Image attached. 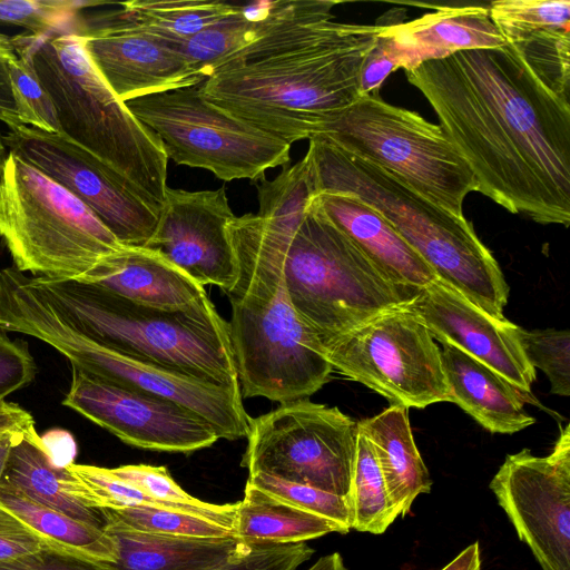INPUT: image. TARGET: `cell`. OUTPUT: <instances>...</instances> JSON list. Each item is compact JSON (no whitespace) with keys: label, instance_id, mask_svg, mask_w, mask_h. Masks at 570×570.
Listing matches in <instances>:
<instances>
[{"label":"cell","instance_id":"25","mask_svg":"<svg viewBox=\"0 0 570 570\" xmlns=\"http://www.w3.org/2000/svg\"><path fill=\"white\" fill-rule=\"evenodd\" d=\"M105 515V530L118 546L115 566L120 570H216L232 560L245 543L235 537L195 538L141 532L106 512Z\"/></svg>","mask_w":570,"mask_h":570},{"label":"cell","instance_id":"9","mask_svg":"<svg viewBox=\"0 0 570 570\" xmlns=\"http://www.w3.org/2000/svg\"><path fill=\"white\" fill-rule=\"evenodd\" d=\"M0 235L19 271L80 281L124 245L76 196L8 153L0 166Z\"/></svg>","mask_w":570,"mask_h":570},{"label":"cell","instance_id":"40","mask_svg":"<svg viewBox=\"0 0 570 570\" xmlns=\"http://www.w3.org/2000/svg\"><path fill=\"white\" fill-rule=\"evenodd\" d=\"M42 550L52 549L35 530L0 503V563Z\"/></svg>","mask_w":570,"mask_h":570},{"label":"cell","instance_id":"44","mask_svg":"<svg viewBox=\"0 0 570 570\" xmlns=\"http://www.w3.org/2000/svg\"><path fill=\"white\" fill-rule=\"evenodd\" d=\"M55 465L66 468L73 463L76 445L72 436L66 431L55 430L41 438Z\"/></svg>","mask_w":570,"mask_h":570},{"label":"cell","instance_id":"15","mask_svg":"<svg viewBox=\"0 0 570 570\" xmlns=\"http://www.w3.org/2000/svg\"><path fill=\"white\" fill-rule=\"evenodd\" d=\"M489 487L542 570H570V425L546 456L507 455Z\"/></svg>","mask_w":570,"mask_h":570},{"label":"cell","instance_id":"28","mask_svg":"<svg viewBox=\"0 0 570 570\" xmlns=\"http://www.w3.org/2000/svg\"><path fill=\"white\" fill-rule=\"evenodd\" d=\"M0 503L43 538L53 551L116 563L118 546L105 529L41 505L0 482Z\"/></svg>","mask_w":570,"mask_h":570},{"label":"cell","instance_id":"20","mask_svg":"<svg viewBox=\"0 0 570 570\" xmlns=\"http://www.w3.org/2000/svg\"><path fill=\"white\" fill-rule=\"evenodd\" d=\"M383 23L379 40L396 68L405 71L459 51L507 43L483 6L438 7L409 22Z\"/></svg>","mask_w":570,"mask_h":570},{"label":"cell","instance_id":"4","mask_svg":"<svg viewBox=\"0 0 570 570\" xmlns=\"http://www.w3.org/2000/svg\"><path fill=\"white\" fill-rule=\"evenodd\" d=\"M315 195H353L379 212L430 266L436 278L497 320L509 285L472 224L433 204L392 171L354 156L322 136L309 139Z\"/></svg>","mask_w":570,"mask_h":570},{"label":"cell","instance_id":"17","mask_svg":"<svg viewBox=\"0 0 570 570\" xmlns=\"http://www.w3.org/2000/svg\"><path fill=\"white\" fill-rule=\"evenodd\" d=\"M75 31L82 36L99 75L124 102L204 81L177 48V40L144 30L120 7L80 17Z\"/></svg>","mask_w":570,"mask_h":570},{"label":"cell","instance_id":"31","mask_svg":"<svg viewBox=\"0 0 570 570\" xmlns=\"http://www.w3.org/2000/svg\"><path fill=\"white\" fill-rule=\"evenodd\" d=\"M259 16L252 19L247 14L246 8L242 7L238 11L210 23L196 35L177 40V48L193 69L205 80L220 60L254 38Z\"/></svg>","mask_w":570,"mask_h":570},{"label":"cell","instance_id":"37","mask_svg":"<svg viewBox=\"0 0 570 570\" xmlns=\"http://www.w3.org/2000/svg\"><path fill=\"white\" fill-rule=\"evenodd\" d=\"M520 343L528 362L550 382V392L570 396V332L568 330H533L521 327Z\"/></svg>","mask_w":570,"mask_h":570},{"label":"cell","instance_id":"36","mask_svg":"<svg viewBox=\"0 0 570 570\" xmlns=\"http://www.w3.org/2000/svg\"><path fill=\"white\" fill-rule=\"evenodd\" d=\"M247 482L278 501L330 519L348 531L352 529V507L350 501L341 495L263 472L249 473Z\"/></svg>","mask_w":570,"mask_h":570},{"label":"cell","instance_id":"30","mask_svg":"<svg viewBox=\"0 0 570 570\" xmlns=\"http://www.w3.org/2000/svg\"><path fill=\"white\" fill-rule=\"evenodd\" d=\"M352 529L381 534L396 519L374 449L360 430L353 470Z\"/></svg>","mask_w":570,"mask_h":570},{"label":"cell","instance_id":"47","mask_svg":"<svg viewBox=\"0 0 570 570\" xmlns=\"http://www.w3.org/2000/svg\"><path fill=\"white\" fill-rule=\"evenodd\" d=\"M307 570H347L342 556L338 552H333L321 557Z\"/></svg>","mask_w":570,"mask_h":570},{"label":"cell","instance_id":"26","mask_svg":"<svg viewBox=\"0 0 570 570\" xmlns=\"http://www.w3.org/2000/svg\"><path fill=\"white\" fill-rule=\"evenodd\" d=\"M407 410L391 404L357 422L374 449L396 518L406 514L416 497L429 493L432 487L413 439Z\"/></svg>","mask_w":570,"mask_h":570},{"label":"cell","instance_id":"2","mask_svg":"<svg viewBox=\"0 0 570 570\" xmlns=\"http://www.w3.org/2000/svg\"><path fill=\"white\" fill-rule=\"evenodd\" d=\"M338 1L265 3L254 38L197 87L212 104L292 145L360 96L362 63L383 29L337 22Z\"/></svg>","mask_w":570,"mask_h":570},{"label":"cell","instance_id":"11","mask_svg":"<svg viewBox=\"0 0 570 570\" xmlns=\"http://www.w3.org/2000/svg\"><path fill=\"white\" fill-rule=\"evenodd\" d=\"M125 104L158 136L168 159L209 170L224 181H255L266 169L291 161L292 145L212 104L197 86Z\"/></svg>","mask_w":570,"mask_h":570},{"label":"cell","instance_id":"46","mask_svg":"<svg viewBox=\"0 0 570 570\" xmlns=\"http://www.w3.org/2000/svg\"><path fill=\"white\" fill-rule=\"evenodd\" d=\"M480 547L478 542H474L461 551L441 570H480Z\"/></svg>","mask_w":570,"mask_h":570},{"label":"cell","instance_id":"14","mask_svg":"<svg viewBox=\"0 0 570 570\" xmlns=\"http://www.w3.org/2000/svg\"><path fill=\"white\" fill-rule=\"evenodd\" d=\"M2 139L8 153L76 196L122 245L144 246L154 233L160 209L63 135L20 125L9 128Z\"/></svg>","mask_w":570,"mask_h":570},{"label":"cell","instance_id":"43","mask_svg":"<svg viewBox=\"0 0 570 570\" xmlns=\"http://www.w3.org/2000/svg\"><path fill=\"white\" fill-rule=\"evenodd\" d=\"M384 24V23H383ZM397 70L379 37L366 55L360 72V96L379 91L387 76Z\"/></svg>","mask_w":570,"mask_h":570},{"label":"cell","instance_id":"12","mask_svg":"<svg viewBox=\"0 0 570 570\" xmlns=\"http://www.w3.org/2000/svg\"><path fill=\"white\" fill-rule=\"evenodd\" d=\"M358 423L307 397L249 417L242 466L314 487L351 503ZM352 507V504H351Z\"/></svg>","mask_w":570,"mask_h":570},{"label":"cell","instance_id":"16","mask_svg":"<svg viewBox=\"0 0 570 570\" xmlns=\"http://www.w3.org/2000/svg\"><path fill=\"white\" fill-rule=\"evenodd\" d=\"M62 404L122 442L146 450L190 453L219 440L213 425L188 407L75 367Z\"/></svg>","mask_w":570,"mask_h":570},{"label":"cell","instance_id":"1","mask_svg":"<svg viewBox=\"0 0 570 570\" xmlns=\"http://www.w3.org/2000/svg\"><path fill=\"white\" fill-rule=\"evenodd\" d=\"M470 166L478 191L539 224L570 223V101L510 43L405 71Z\"/></svg>","mask_w":570,"mask_h":570},{"label":"cell","instance_id":"32","mask_svg":"<svg viewBox=\"0 0 570 570\" xmlns=\"http://www.w3.org/2000/svg\"><path fill=\"white\" fill-rule=\"evenodd\" d=\"M489 16L507 43L554 30L570 31L569 0H497Z\"/></svg>","mask_w":570,"mask_h":570},{"label":"cell","instance_id":"39","mask_svg":"<svg viewBox=\"0 0 570 570\" xmlns=\"http://www.w3.org/2000/svg\"><path fill=\"white\" fill-rule=\"evenodd\" d=\"M314 554L306 542L244 543L238 553L216 570H297Z\"/></svg>","mask_w":570,"mask_h":570},{"label":"cell","instance_id":"35","mask_svg":"<svg viewBox=\"0 0 570 570\" xmlns=\"http://www.w3.org/2000/svg\"><path fill=\"white\" fill-rule=\"evenodd\" d=\"M102 510L124 525L141 532L195 538L234 537L230 529L184 511L149 507Z\"/></svg>","mask_w":570,"mask_h":570},{"label":"cell","instance_id":"24","mask_svg":"<svg viewBox=\"0 0 570 570\" xmlns=\"http://www.w3.org/2000/svg\"><path fill=\"white\" fill-rule=\"evenodd\" d=\"M0 482L41 505L97 528L106 527L104 510L82 502L77 478L67 466L52 463L36 428L14 436Z\"/></svg>","mask_w":570,"mask_h":570},{"label":"cell","instance_id":"3","mask_svg":"<svg viewBox=\"0 0 570 570\" xmlns=\"http://www.w3.org/2000/svg\"><path fill=\"white\" fill-rule=\"evenodd\" d=\"M258 213L227 227L236 279L225 294L239 386L245 397L286 403L317 392L333 367L317 338L299 320L285 285L284 265L308 195L286 180L256 186Z\"/></svg>","mask_w":570,"mask_h":570},{"label":"cell","instance_id":"21","mask_svg":"<svg viewBox=\"0 0 570 570\" xmlns=\"http://www.w3.org/2000/svg\"><path fill=\"white\" fill-rule=\"evenodd\" d=\"M80 281L136 304L167 311L185 309L208 296L203 285L145 246L124 245L105 256Z\"/></svg>","mask_w":570,"mask_h":570},{"label":"cell","instance_id":"41","mask_svg":"<svg viewBox=\"0 0 570 570\" xmlns=\"http://www.w3.org/2000/svg\"><path fill=\"white\" fill-rule=\"evenodd\" d=\"M36 375V364L24 344L0 332V401L28 385Z\"/></svg>","mask_w":570,"mask_h":570},{"label":"cell","instance_id":"13","mask_svg":"<svg viewBox=\"0 0 570 570\" xmlns=\"http://www.w3.org/2000/svg\"><path fill=\"white\" fill-rule=\"evenodd\" d=\"M333 370L406 409L449 402L441 350L406 306L387 311L331 340Z\"/></svg>","mask_w":570,"mask_h":570},{"label":"cell","instance_id":"7","mask_svg":"<svg viewBox=\"0 0 570 570\" xmlns=\"http://www.w3.org/2000/svg\"><path fill=\"white\" fill-rule=\"evenodd\" d=\"M0 328L36 337L98 379L151 393L188 407L213 425L219 439L247 436L249 417L242 391L107 348L70 326L14 266L0 271Z\"/></svg>","mask_w":570,"mask_h":570},{"label":"cell","instance_id":"23","mask_svg":"<svg viewBox=\"0 0 570 570\" xmlns=\"http://www.w3.org/2000/svg\"><path fill=\"white\" fill-rule=\"evenodd\" d=\"M441 345L449 402L455 403L492 433L512 434L535 422L523 406L524 402H535L532 394L521 392L458 347L448 343Z\"/></svg>","mask_w":570,"mask_h":570},{"label":"cell","instance_id":"10","mask_svg":"<svg viewBox=\"0 0 570 570\" xmlns=\"http://www.w3.org/2000/svg\"><path fill=\"white\" fill-rule=\"evenodd\" d=\"M313 136L392 171L456 216H464L466 195L478 191L470 166L441 126L390 105L379 91L325 117Z\"/></svg>","mask_w":570,"mask_h":570},{"label":"cell","instance_id":"22","mask_svg":"<svg viewBox=\"0 0 570 570\" xmlns=\"http://www.w3.org/2000/svg\"><path fill=\"white\" fill-rule=\"evenodd\" d=\"M311 202L393 283L419 291L436 279L430 266L397 230L360 198L341 193H318Z\"/></svg>","mask_w":570,"mask_h":570},{"label":"cell","instance_id":"5","mask_svg":"<svg viewBox=\"0 0 570 570\" xmlns=\"http://www.w3.org/2000/svg\"><path fill=\"white\" fill-rule=\"evenodd\" d=\"M31 281L76 331L124 355L239 387L229 324L209 297L179 311L136 304L77 279Z\"/></svg>","mask_w":570,"mask_h":570},{"label":"cell","instance_id":"33","mask_svg":"<svg viewBox=\"0 0 570 570\" xmlns=\"http://www.w3.org/2000/svg\"><path fill=\"white\" fill-rule=\"evenodd\" d=\"M110 471L159 501L178 505L233 531L237 503L215 504L191 497L177 484L166 466L128 464Z\"/></svg>","mask_w":570,"mask_h":570},{"label":"cell","instance_id":"8","mask_svg":"<svg viewBox=\"0 0 570 570\" xmlns=\"http://www.w3.org/2000/svg\"><path fill=\"white\" fill-rule=\"evenodd\" d=\"M284 276L295 312L322 347L387 311L406 306L417 293L393 283L312 202L289 243Z\"/></svg>","mask_w":570,"mask_h":570},{"label":"cell","instance_id":"48","mask_svg":"<svg viewBox=\"0 0 570 570\" xmlns=\"http://www.w3.org/2000/svg\"><path fill=\"white\" fill-rule=\"evenodd\" d=\"M18 433H20V432H8V433L0 435V480H1L3 471H4V466H6L10 446L14 440V436Z\"/></svg>","mask_w":570,"mask_h":570},{"label":"cell","instance_id":"29","mask_svg":"<svg viewBox=\"0 0 570 570\" xmlns=\"http://www.w3.org/2000/svg\"><path fill=\"white\" fill-rule=\"evenodd\" d=\"M118 6L144 30L175 40L187 39L242 8L207 0H132Z\"/></svg>","mask_w":570,"mask_h":570},{"label":"cell","instance_id":"18","mask_svg":"<svg viewBox=\"0 0 570 570\" xmlns=\"http://www.w3.org/2000/svg\"><path fill=\"white\" fill-rule=\"evenodd\" d=\"M234 217L224 187L197 191L167 187L157 225L144 246L198 284L216 285L226 293L236 279L227 230Z\"/></svg>","mask_w":570,"mask_h":570},{"label":"cell","instance_id":"34","mask_svg":"<svg viewBox=\"0 0 570 570\" xmlns=\"http://www.w3.org/2000/svg\"><path fill=\"white\" fill-rule=\"evenodd\" d=\"M108 4L83 0H0V22L27 29L35 36H56L75 31L80 11Z\"/></svg>","mask_w":570,"mask_h":570},{"label":"cell","instance_id":"49","mask_svg":"<svg viewBox=\"0 0 570 570\" xmlns=\"http://www.w3.org/2000/svg\"><path fill=\"white\" fill-rule=\"evenodd\" d=\"M18 58L11 38L0 33V61L7 65Z\"/></svg>","mask_w":570,"mask_h":570},{"label":"cell","instance_id":"6","mask_svg":"<svg viewBox=\"0 0 570 570\" xmlns=\"http://www.w3.org/2000/svg\"><path fill=\"white\" fill-rule=\"evenodd\" d=\"M27 53L50 96L60 134L92 154L160 209L168 158L158 136L139 121L106 83L76 31L11 38Z\"/></svg>","mask_w":570,"mask_h":570},{"label":"cell","instance_id":"38","mask_svg":"<svg viewBox=\"0 0 570 570\" xmlns=\"http://www.w3.org/2000/svg\"><path fill=\"white\" fill-rule=\"evenodd\" d=\"M18 58L8 63L11 92L22 125L51 134H60L53 102L38 80L30 57L17 52Z\"/></svg>","mask_w":570,"mask_h":570},{"label":"cell","instance_id":"19","mask_svg":"<svg viewBox=\"0 0 570 570\" xmlns=\"http://www.w3.org/2000/svg\"><path fill=\"white\" fill-rule=\"evenodd\" d=\"M406 307L434 340L458 347L531 394L537 372L524 355L519 325L490 316L438 278L419 289Z\"/></svg>","mask_w":570,"mask_h":570},{"label":"cell","instance_id":"27","mask_svg":"<svg viewBox=\"0 0 570 570\" xmlns=\"http://www.w3.org/2000/svg\"><path fill=\"white\" fill-rule=\"evenodd\" d=\"M233 534L246 543L306 542L332 532L347 533L341 524L278 501L249 482L236 502Z\"/></svg>","mask_w":570,"mask_h":570},{"label":"cell","instance_id":"42","mask_svg":"<svg viewBox=\"0 0 570 570\" xmlns=\"http://www.w3.org/2000/svg\"><path fill=\"white\" fill-rule=\"evenodd\" d=\"M0 570H120L114 563L42 550L0 563Z\"/></svg>","mask_w":570,"mask_h":570},{"label":"cell","instance_id":"45","mask_svg":"<svg viewBox=\"0 0 570 570\" xmlns=\"http://www.w3.org/2000/svg\"><path fill=\"white\" fill-rule=\"evenodd\" d=\"M35 428L32 416L14 403L0 401V435L8 432H22Z\"/></svg>","mask_w":570,"mask_h":570}]
</instances>
